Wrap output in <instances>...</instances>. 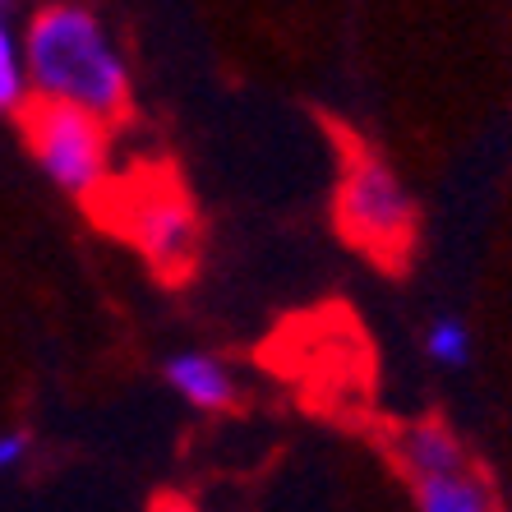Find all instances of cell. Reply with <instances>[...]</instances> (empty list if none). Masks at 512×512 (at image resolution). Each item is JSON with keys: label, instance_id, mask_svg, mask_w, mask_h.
<instances>
[{"label": "cell", "instance_id": "30bf717a", "mask_svg": "<svg viewBox=\"0 0 512 512\" xmlns=\"http://www.w3.org/2000/svg\"><path fill=\"white\" fill-rule=\"evenodd\" d=\"M28 453H33V439H28L24 429H0V476L19 471L28 462Z\"/></svg>", "mask_w": 512, "mask_h": 512}, {"label": "cell", "instance_id": "52a82bcc", "mask_svg": "<svg viewBox=\"0 0 512 512\" xmlns=\"http://www.w3.org/2000/svg\"><path fill=\"white\" fill-rule=\"evenodd\" d=\"M411 489H416V512H499V499L476 466H462L439 480H420Z\"/></svg>", "mask_w": 512, "mask_h": 512}, {"label": "cell", "instance_id": "7a4b0ae2", "mask_svg": "<svg viewBox=\"0 0 512 512\" xmlns=\"http://www.w3.org/2000/svg\"><path fill=\"white\" fill-rule=\"evenodd\" d=\"M333 222L346 245H356L365 259L383 263V268H402L416 250V194L406 190V180L397 176L393 162H383L379 153L360 148V143L342 148Z\"/></svg>", "mask_w": 512, "mask_h": 512}, {"label": "cell", "instance_id": "5b68a950", "mask_svg": "<svg viewBox=\"0 0 512 512\" xmlns=\"http://www.w3.org/2000/svg\"><path fill=\"white\" fill-rule=\"evenodd\" d=\"M162 383L171 388V397H180L190 411H203V416H222L240 402L236 370L217 351H171L162 360Z\"/></svg>", "mask_w": 512, "mask_h": 512}, {"label": "cell", "instance_id": "277c9868", "mask_svg": "<svg viewBox=\"0 0 512 512\" xmlns=\"http://www.w3.org/2000/svg\"><path fill=\"white\" fill-rule=\"evenodd\" d=\"M19 125H24V143L37 171L60 194L84 199L93 208L111 194L116 185V143H111L116 130L111 125L65 107H47V102H28Z\"/></svg>", "mask_w": 512, "mask_h": 512}, {"label": "cell", "instance_id": "6da1fadb", "mask_svg": "<svg viewBox=\"0 0 512 512\" xmlns=\"http://www.w3.org/2000/svg\"><path fill=\"white\" fill-rule=\"evenodd\" d=\"M24 60L33 102L93 116L116 130L134 107V70L93 5L51 0L28 14Z\"/></svg>", "mask_w": 512, "mask_h": 512}, {"label": "cell", "instance_id": "9c48e42d", "mask_svg": "<svg viewBox=\"0 0 512 512\" xmlns=\"http://www.w3.org/2000/svg\"><path fill=\"white\" fill-rule=\"evenodd\" d=\"M471 351H476V337L466 328V319L457 314H439V319H429L425 328V356L443 370H466L471 365Z\"/></svg>", "mask_w": 512, "mask_h": 512}, {"label": "cell", "instance_id": "8992f818", "mask_svg": "<svg viewBox=\"0 0 512 512\" xmlns=\"http://www.w3.org/2000/svg\"><path fill=\"white\" fill-rule=\"evenodd\" d=\"M393 453H397V466L411 476V485L453 476V471L471 466L462 439H457L443 420H411V425H402L393 439Z\"/></svg>", "mask_w": 512, "mask_h": 512}, {"label": "cell", "instance_id": "8fae6325", "mask_svg": "<svg viewBox=\"0 0 512 512\" xmlns=\"http://www.w3.org/2000/svg\"><path fill=\"white\" fill-rule=\"evenodd\" d=\"M148 512H208V508H203V503H194V499H185V494H162V499H157Z\"/></svg>", "mask_w": 512, "mask_h": 512}, {"label": "cell", "instance_id": "ba28073f", "mask_svg": "<svg viewBox=\"0 0 512 512\" xmlns=\"http://www.w3.org/2000/svg\"><path fill=\"white\" fill-rule=\"evenodd\" d=\"M33 102L24 60V28L14 24V10L0 5V116H24Z\"/></svg>", "mask_w": 512, "mask_h": 512}, {"label": "cell", "instance_id": "3957f363", "mask_svg": "<svg viewBox=\"0 0 512 512\" xmlns=\"http://www.w3.org/2000/svg\"><path fill=\"white\" fill-rule=\"evenodd\" d=\"M97 208L111 213L116 231L148 259L153 273L171 277V282L194 273L203 227H199V213H194V199L185 194V185L171 171L116 176L111 194Z\"/></svg>", "mask_w": 512, "mask_h": 512}]
</instances>
